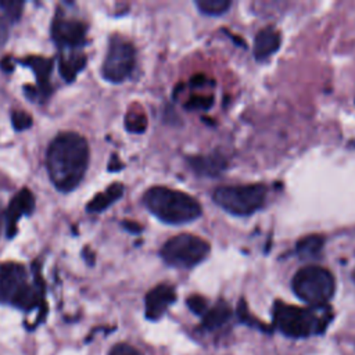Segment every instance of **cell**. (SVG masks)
Returning <instances> with one entry per match:
<instances>
[{
    "label": "cell",
    "instance_id": "cell-1",
    "mask_svg": "<svg viewBox=\"0 0 355 355\" xmlns=\"http://www.w3.org/2000/svg\"><path fill=\"white\" fill-rule=\"evenodd\" d=\"M89 164V144L75 132L53 139L46 153V168L51 183L60 191L73 190L83 179Z\"/></svg>",
    "mask_w": 355,
    "mask_h": 355
},
{
    "label": "cell",
    "instance_id": "cell-2",
    "mask_svg": "<svg viewBox=\"0 0 355 355\" xmlns=\"http://www.w3.org/2000/svg\"><path fill=\"white\" fill-rule=\"evenodd\" d=\"M35 280L29 282L24 265L7 262L0 266V304L11 305L17 309L31 312L39 309L37 322L46 315L44 283L37 265L33 268Z\"/></svg>",
    "mask_w": 355,
    "mask_h": 355
},
{
    "label": "cell",
    "instance_id": "cell-3",
    "mask_svg": "<svg viewBox=\"0 0 355 355\" xmlns=\"http://www.w3.org/2000/svg\"><path fill=\"white\" fill-rule=\"evenodd\" d=\"M143 204L161 222L183 225L202 214L200 202L187 193L165 186H153L143 194Z\"/></svg>",
    "mask_w": 355,
    "mask_h": 355
},
{
    "label": "cell",
    "instance_id": "cell-4",
    "mask_svg": "<svg viewBox=\"0 0 355 355\" xmlns=\"http://www.w3.org/2000/svg\"><path fill=\"white\" fill-rule=\"evenodd\" d=\"M333 319L327 305L300 308L276 301L273 305V324L284 336L305 338L312 334H322Z\"/></svg>",
    "mask_w": 355,
    "mask_h": 355
},
{
    "label": "cell",
    "instance_id": "cell-5",
    "mask_svg": "<svg viewBox=\"0 0 355 355\" xmlns=\"http://www.w3.org/2000/svg\"><path fill=\"white\" fill-rule=\"evenodd\" d=\"M268 197V187L262 183L219 186L212 193L214 202L236 216H248L261 209Z\"/></svg>",
    "mask_w": 355,
    "mask_h": 355
},
{
    "label": "cell",
    "instance_id": "cell-6",
    "mask_svg": "<svg viewBox=\"0 0 355 355\" xmlns=\"http://www.w3.org/2000/svg\"><path fill=\"white\" fill-rule=\"evenodd\" d=\"M294 294L311 306H324L336 291L333 273L318 265H308L295 272L291 280Z\"/></svg>",
    "mask_w": 355,
    "mask_h": 355
},
{
    "label": "cell",
    "instance_id": "cell-7",
    "mask_svg": "<svg viewBox=\"0 0 355 355\" xmlns=\"http://www.w3.org/2000/svg\"><path fill=\"white\" fill-rule=\"evenodd\" d=\"M209 251L211 245L202 237L191 233H182L165 241L159 255L169 266L190 269L201 263L208 257Z\"/></svg>",
    "mask_w": 355,
    "mask_h": 355
},
{
    "label": "cell",
    "instance_id": "cell-8",
    "mask_svg": "<svg viewBox=\"0 0 355 355\" xmlns=\"http://www.w3.org/2000/svg\"><path fill=\"white\" fill-rule=\"evenodd\" d=\"M136 65L135 46L122 36L114 35L110 39L108 50L103 62L101 75L111 83L126 80Z\"/></svg>",
    "mask_w": 355,
    "mask_h": 355
},
{
    "label": "cell",
    "instance_id": "cell-9",
    "mask_svg": "<svg viewBox=\"0 0 355 355\" xmlns=\"http://www.w3.org/2000/svg\"><path fill=\"white\" fill-rule=\"evenodd\" d=\"M87 25L76 18L65 17L61 10L57 11L51 24V37L58 47L78 49L86 43Z\"/></svg>",
    "mask_w": 355,
    "mask_h": 355
},
{
    "label": "cell",
    "instance_id": "cell-10",
    "mask_svg": "<svg viewBox=\"0 0 355 355\" xmlns=\"http://www.w3.org/2000/svg\"><path fill=\"white\" fill-rule=\"evenodd\" d=\"M176 301V290L172 284L161 283L146 294V318L148 320H158L164 316L166 309Z\"/></svg>",
    "mask_w": 355,
    "mask_h": 355
},
{
    "label": "cell",
    "instance_id": "cell-11",
    "mask_svg": "<svg viewBox=\"0 0 355 355\" xmlns=\"http://www.w3.org/2000/svg\"><path fill=\"white\" fill-rule=\"evenodd\" d=\"M35 208V197L28 189L19 190L14 198L10 201L8 208L6 211V222H7V237L11 239L17 233V223L21 216L31 215Z\"/></svg>",
    "mask_w": 355,
    "mask_h": 355
},
{
    "label": "cell",
    "instance_id": "cell-12",
    "mask_svg": "<svg viewBox=\"0 0 355 355\" xmlns=\"http://www.w3.org/2000/svg\"><path fill=\"white\" fill-rule=\"evenodd\" d=\"M19 62L32 68V71L36 75V82H37L36 89L39 92L40 100L47 98L53 92V87H51V83H50V73H51V69H53V60L39 57V55H29L24 60H19Z\"/></svg>",
    "mask_w": 355,
    "mask_h": 355
},
{
    "label": "cell",
    "instance_id": "cell-13",
    "mask_svg": "<svg viewBox=\"0 0 355 355\" xmlns=\"http://www.w3.org/2000/svg\"><path fill=\"white\" fill-rule=\"evenodd\" d=\"M282 35L275 26L262 28L254 40L252 53L257 61H263L280 49Z\"/></svg>",
    "mask_w": 355,
    "mask_h": 355
},
{
    "label": "cell",
    "instance_id": "cell-14",
    "mask_svg": "<svg viewBox=\"0 0 355 355\" xmlns=\"http://www.w3.org/2000/svg\"><path fill=\"white\" fill-rule=\"evenodd\" d=\"M190 168L200 176H218L227 168V159L218 154H207V155H193L187 158Z\"/></svg>",
    "mask_w": 355,
    "mask_h": 355
},
{
    "label": "cell",
    "instance_id": "cell-15",
    "mask_svg": "<svg viewBox=\"0 0 355 355\" xmlns=\"http://www.w3.org/2000/svg\"><path fill=\"white\" fill-rule=\"evenodd\" d=\"M24 3L17 0H0V44L8 37V31L22 15Z\"/></svg>",
    "mask_w": 355,
    "mask_h": 355
},
{
    "label": "cell",
    "instance_id": "cell-16",
    "mask_svg": "<svg viewBox=\"0 0 355 355\" xmlns=\"http://www.w3.org/2000/svg\"><path fill=\"white\" fill-rule=\"evenodd\" d=\"M86 55L83 53H68L61 54L58 58V69L61 76L67 82H72L76 75L85 68L86 65Z\"/></svg>",
    "mask_w": 355,
    "mask_h": 355
},
{
    "label": "cell",
    "instance_id": "cell-17",
    "mask_svg": "<svg viewBox=\"0 0 355 355\" xmlns=\"http://www.w3.org/2000/svg\"><path fill=\"white\" fill-rule=\"evenodd\" d=\"M232 316V309L227 302L219 301L202 315L201 327L205 330H215L223 326Z\"/></svg>",
    "mask_w": 355,
    "mask_h": 355
},
{
    "label": "cell",
    "instance_id": "cell-18",
    "mask_svg": "<svg viewBox=\"0 0 355 355\" xmlns=\"http://www.w3.org/2000/svg\"><path fill=\"white\" fill-rule=\"evenodd\" d=\"M123 194L122 183H112L107 187L105 191L98 193L93 197V200L86 205L87 212H103L111 204H114Z\"/></svg>",
    "mask_w": 355,
    "mask_h": 355
},
{
    "label": "cell",
    "instance_id": "cell-19",
    "mask_svg": "<svg viewBox=\"0 0 355 355\" xmlns=\"http://www.w3.org/2000/svg\"><path fill=\"white\" fill-rule=\"evenodd\" d=\"M324 241H326V239L322 234L313 233V234L304 236L295 244V254L301 259L316 258L322 252V250L324 247Z\"/></svg>",
    "mask_w": 355,
    "mask_h": 355
},
{
    "label": "cell",
    "instance_id": "cell-20",
    "mask_svg": "<svg viewBox=\"0 0 355 355\" xmlns=\"http://www.w3.org/2000/svg\"><path fill=\"white\" fill-rule=\"evenodd\" d=\"M232 6L230 0H196V7L201 14L218 17L225 14Z\"/></svg>",
    "mask_w": 355,
    "mask_h": 355
},
{
    "label": "cell",
    "instance_id": "cell-21",
    "mask_svg": "<svg viewBox=\"0 0 355 355\" xmlns=\"http://www.w3.org/2000/svg\"><path fill=\"white\" fill-rule=\"evenodd\" d=\"M125 128L132 133H143L147 129V116L143 111L129 110L125 115Z\"/></svg>",
    "mask_w": 355,
    "mask_h": 355
},
{
    "label": "cell",
    "instance_id": "cell-22",
    "mask_svg": "<svg viewBox=\"0 0 355 355\" xmlns=\"http://www.w3.org/2000/svg\"><path fill=\"white\" fill-rule=\"evenodd\" d=\"M237 316H239V319H240L241 323H244V324H247V326H250V327H257V329H259V330H262V331H270V329H269L266 324H263L262 322H259L258 319H255V318L250 313V311H248L247 304H245L244 300H240V302L237 304Z\"/></svg>",
    "mask_w": 355,
    "mask_h": 355
},
{
    "label": "cell",
    "instance_id": "cell-23",
    "mask_svg": "<svg viewBox=\"0 0 355 355\" xmlns=\"http://www.w3.org/2000/svg\"><path fill=\"white\" fill-rule=\"evenodd\" d=\"M212 104H214V96H212V94H209V96H204V94L197 96V94H196V96H191V97L186 101L184 107H186L187 110H193V111H196V110H202V111H205V110L211 108Z\"/></svg>",
    "mask_w": 355,
    "mask_h": 355
},
{
    "label": "cell",
    "instance_id": "cell-24",
    "mask_svg": "<svg viewBox=\"0 0 355 355\" xmlns=\"http://www.w3.org/2000/svg\"><path fill=\"white\" fill-rule=\"evenodd\" d=\"M11 122H12V126L15 130L21 132V130H26L32 126L33 121H32V116L25 112V111H19V110H15L11 112Z\"/></svg>",
    "mask_w": 355,
    "mask_h": 355
},
{
    "label": "cell",
    "instance_id": "cell-25",
    "mask_svg": "<svg viewBox=\"0 0 355 355\" xmlns=\"http://www.w3.org/2000/svg\"><path fill=\"white\" fill-rule=\"evenodd\" d=\"M186 304H187L189 309L193 313L198 315V316H202L208 311V301H207V298H204L202 295H198V294H193V295L187 297Z\"/></svg>",
    "mask_w": 355,
    "mask_h": 355
},
{
    "label": "cell",
    "instance_id": "cell-26",
    "mask_svg": "<svg viewBox=\"0 0 355 355\" xmlns=\"http://www.w3.org/2000/svg\"><path fill=\"white\" fill-rule=\"evenodd\" d=\"M108 355H143V354L130 344L119 343V344H115L114 347H111Z\"/></svg>",
    "mask_w": 355,
    "mask_h": 355
},
{
    "label": "cell",
    "instance_id": "cell-27",
    "mask_svg": "<svg viewBox=\"0 0 355 355\" xmlns=\"http://www.w3.org/2000/svg\"><path fill=\"white\" fill-rule=\"evenodd\" d=\"M122 168H123V164L118 159L116 154H112V157H111V159H110V164H108V171L115 172V171H119V169H122Z\"/></svg>",
    "mask_w": 355,
    "mask_h": 355
},
{
    "label": "cell",
    "instance_id": "cell-28",
    "mask_svg": "<svg viewBox=\"0 0 355 355\" xmlns=\"http://www.w3.org/2000/svg\"><path fill=\"white\" fill-rule=\"evenodd\" d=\"M122 225H123V227H125L126 230H129V232H132V233H139V232H141V226H140L139 223H136V222L123 220Z\"/></svg>",
    "mask_w": 355,
    "mask_h": 355
},
{
    "label": "cell",
    "instance_id": "cell-29",
    "mask_svg": "<svg viewBox=\"0 0 355 355\" xmlns=\"http://www.w3.org/2000/svg\"><path fill=\"white\" fill-rule=\"evenodd\" d=\"M0 68L6 72H11L14 69L12 67V61H11V57H4L1 61H0Z\"/></svg>",
    "mask_w": 355,
    "mask_h": 355
},
{
    "label": "cell",
    "instance_id": "cell-30",
    "mask_svg": "<svg viewBox=\"0 0 355 355\" xmlns=\"http://www.w3.org/2000/svg\"><path fill=\"white\" fill-rule=\"evenodd\" d=\"M207 83V78L204 75H196L191 78L190 80V85L194 86V87H198V86H202Z\"/></svg>",
    "mask_w": 355,
    "mask_h": 355
},
{
    "label": "cell",
    "instance_id": "cell-31",
    "mask_svg": "<svg viewBox=\"0 0 355 355\" xmlns=\"http://www.w3.org/2000/svg\"><path fill=\"white\" fill-rule=\"evenodd\" d=\"M1 216L3 215H1V207H0V227H1Z\"/></svg>",
    "mask_w": 355,
    "mask_h": 355
},
{
    "label": "cell",
    "instance_id": "cell-32",
    "mask_svg": "<svg viewBox=\"0 0 355 355\" xmlns=\"http://www.w3.org/2000/svg\"><path fill=\"white\" fill-rule=\"evenodd\" d=\"M352 280H354V283H355V269H354V272H352Z\"/></svg>",
    "mask_w": 355,
    "mask_h": 355
},
{
    "label": "cell",
    "instance_id": "cell-33",
    "mask_svg": "<svg viewBox=\"0 0 355 355\" xmlns=\"http://www.w3.org/2000/svg\"><path fill=\"white\" fill-rule=\"evenodd\" d=\"M351 146H352V147H355V140H354V141H351Z\"/></svg>",
    "mask_w": 355,
    "mask_h": 355
}]
</instances>
